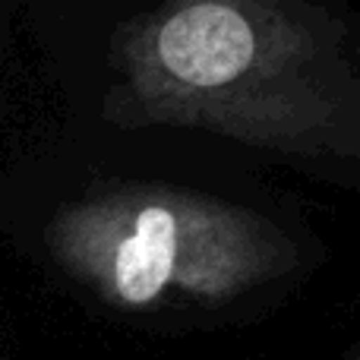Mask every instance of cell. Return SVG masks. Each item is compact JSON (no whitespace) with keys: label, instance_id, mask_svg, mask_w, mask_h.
Segmentation results:
<instances>
[{"label":"cell","instance_id":"obj_2","mask_svg":"<svg viewBox=\"0 0 360 360\" xmlns=\"http://www.w3.org/2000/svg\"><path fill=\"white\" fill-rule=\"evenodd\" d=\"M149 44L158 70L193 92L234 86L262 54V35L247 10L212 0L171 10Z\"/></svg>","mask_w":360,"mask_h":360},{"label":"cell","instance_id":"obj_1","mask_svg":"<svg viewBox=\"0 0 360 360\" xmlns=\"http://www.w3.org/2000/svg\"><path fill=\"white\" fill-rule=\"evenodd\" d=\"M44 224L35 247L114 310L224 304L259 272V228L196 186L92 177L79 202Z\"/></svg>","mask_w":360,"mask_h":360}]
</instances>
